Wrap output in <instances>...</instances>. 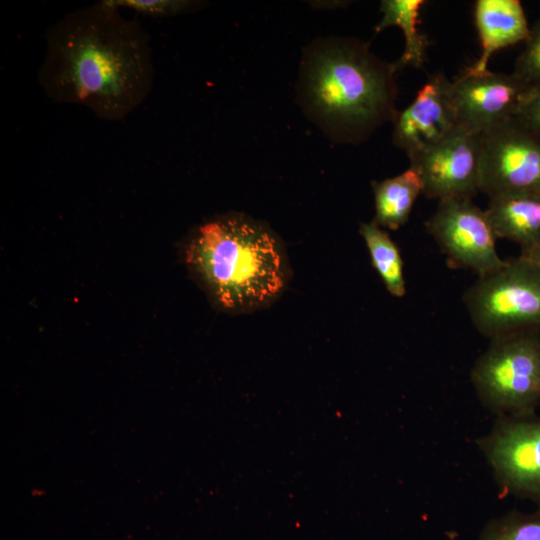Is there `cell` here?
<instances>
[{
    "label": "cell",
    "mask_w": 540,
    "mask_h": 540,
    "mask_svg": "<svg viewBox=\"0 0 540 540\" xmlns=\"http://www.w3.org/2000/svg\"><path fill=\"white\" fill-rule=\"evenodd\" d=\"M37 79L55 103L84 106L102 120H123L153 88L150 36L110 0L68 12L45 32Z\"/></svg>",
    "instance_id": "1"
},
{
    "label": "cell",
    "mask_w": 540,
    "mask_h": 540,
    "mask_svg": "<svg viewBox=\"0 0 540 540\" xmlns=\"http://www.w3.org/2000/svg\"><path fill=\"white\" fill-rule=\"evenodd\" d=\"M396 73L360 40L318 39L302 56L298 100L333 142L357 144L394 121Z\"/></svg>",
    "instance_id": "2"
},
{
    "label": "cell",
    "mask_w": 540,
    "mask_h": 540,
    "mask_svg": "<svg viewBox=\"0 0 540 540\" xmlns=\"http://www.w3.org/2000/svg\"><path fill=\"white\" fill-rule=\"evenodd\" d=\"M185 261L213 303L228 312L266 306L284 291L288 263L279 238L260 221L226 213L195 228Z\"/></svg>",
    "instance_id": "3"
},
{
    "label": "cell",
    "mask_w": 540,
    "mask_h": 540,
    "mask_svg": "<svg viewBox=\"0 0 540 540\" xmlns=\"http://www.w3.org/2000/svg\"><path fill=\"white\" fill-rule=\"evenodd\" d=\"M471 379L481 402L499 416L535 414L540 405V330L491 339Z\"/></svg>",
    "instance_id": "4"
},
{
    "label": "cell",
    "mask_w": 540,
    "mask_h": 540,
    "mask_svg": "<svg viewBox=\"0 0 540 540\" xmlns=\"http://www.w3.org/2000/svg\"><path fill=\"white\" fill-rule=\"evenodd\" d=\"M463 301L475 328L490 339L540 330V267L521 257L506 260L479 277Z\"/></svg>",
    "instance_id": "5"
},
{
    "label": "cell",
    "mask_w": 540,
    "mask_h": 540,
    "mask_svg": "<svg viewBox=\"0 0 540 540\" xmlns=\"http://www.w3.org/2000/svg\"><path fill=\"white\" fill-rule=\"evenodd\" d=\"M480 136L479 191L540 196V135L515 118Z\"/></svg>",
    "instance_id": "6"
},
{
    "label": "cell",
    "mask_w": 540,
    "mask_h": 540,
    "mask_svg": "<svg viewBox=\"0 0 540 540\" xmlns=\"http://www.w3.org/2000/svg\"><path fill=\"white\" fill-rule=\"evenodd\" d=\"M480 448L504 492L540 506V416H499Z\"/></svg>",
    "instance_id": "7"
},
{
    "label": "cell",
    "mask_w": 540,
    "mask_h": 540,
    "mask_svg": "<svg viewBox=\"0 0 540 540\" xmlns=\"http://www.w3.org/2000/svg\"><path fill=\"white\" fill-rule=\"evenodd\" d=\"M426 227L453 266L470 269L481 277L506 262L496 250V236L486 211L471 199L439 201Z\"/></svg>",
    "instance_id": "8"
},
{
    "label": "cell",
    "mask_w": 540,
    "mask_h": 540,
    "mask_svg": "<svg viewBox=\"0 0 540 540\" xmlns=\"http://www.w3.org/2000/svg\"><path fill=\"white\" fill-rule=\"evenodd\" d=\"M532 84L513 72L471 73L450 81V98L458 125L481 135L518 117Z\"/></svg>",
    "instance_id": "9"
},
{
    "label": "cell",
    "mask_w": 540,
    "mask_h": 540,
    "mask_svg": "<svg viewBox=\"0 0 540 540\" xmlns=\"http://www.w3.org/2000/svg\"><path fill=\"white\" fill-rule=\"evenodd\" d=\"M426 197L471 199L479 191L481 136L462 127L441 142L410 159Z\"/></svg>",
    "instance_id": "10"
},
{
    "label": "cell",
    "mask_w": 540,
    "mask_h": 540,
    "mask_svg": "<svg viewBox=\"0 0 540 540\" xmlns=\"http://www.w3.org/2000/svg\"><path fill=\"white\" fill-rule=\"evenodd\" d=\"M450 81L430 75L413 102L397 113L392 140L409 160L435 146L459 127L450 98Z\"/></svg>",
    "instance_id": "11"
},
{
    "label": "cell",
    "mask_w": 540,
    "mask_h": 540,
    "mask_svg": "<svg viewBox=\"0 0 540 540\" xmlns=\"http://www.w3.org/2000/svg\"><path fill=\"white\" fill-rule=\"evenodd\" d=\"M474 18L482 53L464 69L471 73L487 71L488 62L495 52L525 42L530 34L531 27L518 0H477Z\"/></svg>",
    "instance_id": "12"
},
{
    "label": "cell",
    "mask_w": 540,
    "mask_h": 540,
    "mask_svg": "<svg viewBox=\"0 0 540 540\" xmlns=\"http://www.w3.org/2000/svg\"><path fill=\"white\" fill-rule=\"evenodd\" d=\"M496 238L527 247L540 239V196L502 194L490 198L485 210Z\"/></svg>",
    "instance_id": "13"
},
{
    "label": "cell",
    "mask_w": 540,
    "mask_h": 540,
    "mask_svg": "<svg viewBox=\"0 0 540 540\" xmlns=\"http://www.w3.org/2000/svg\"><path fill=\"white\" fill-rule=\"evenodd\" d=\"M375 221L380 227L397 230L409 218L418 196L423 193L419 174L409 166L392 178L372 183Z\"/></svg>",
    "instance_id": "14"
},
{
    "label": "cell",
    "mask_w": 540,
    "mask_h": 540,
    "mask_svg": "<svg viewBox=\"0 0 540 540\" xmlns=\"http://www.w3.org/2000/svg\"><path fill=\"white\" fill-rule=\"evenodd\" d=\"M424 0H383L380 5L382 18L376 25L377 32L390 26L399 27L404 35L402 55L394 62L397 72L405 67L421 68L426 60L429 45L427 37L419 31V15Z\"/></svg>",
    "instance_id": "15"
},
{
    "label": "cell",
    "mask_w": 540,
    "mask_h": 540,
    "mask_svg": "<svg viewBox=\"0 0 540 540\" xmlns=\"http://www.w3.org/2000/svg\"><path fill=\"white\" fill-rule=\"evenodd\" d=\"M360 234L365 241L372 265L387 291L398 298L404 296L406 288L403 261L397 245L375 221L362 223Z\"/></svg>",
    "instance_id": "16"
},
{
    "label": "cell",
    "mask_w": 540,
    "mask_h": 540,
    "mask_svg": "<svg viewBox=\"0 0 540 540\" xmlns=\"http://www.w3.org/2000/svg\"><path fill=\"white\" fill-rule=\"evenodd\" d=\"M479 540H540V506L533 512L512 511L489 522Z\"/></svg>",
    "instance_id": "17"
},
{
    "label": "cell",
    "mask_w": 540,
    "mask_h": 540,
    "mask_svg": "<svg viewBox=\"0 0 540 540\" xmlns=\"http://www.w3.org/2000/svg\"><path fill=\"white\" fill-rule=\"evenodd\" d=\"M117 8H127L144 16L171 17L203 6L204 2L190 0H110Z\"/></svg>",
    "instance_id": "18"
},
{
    "label": "cell",
    "mask_w": 540,
    "mask_h": 540,
    "mask_svg": "<svg viewBox=\"0 0 540 540\" xmlns=\"http://www.w3.org/2000/svg\"><path fill=\"white\" fill-rule=\"evenodd\" d=\"M513 73L529 84L540 83V18L530 28L529 37L516 59Z\"/></svg>",
    "instance_id": "19"
},
{
    "label": "cell",
    "mask_w": 540,
    "mask_h": 540,
    "mask_svg": "<svg viewBox=\"0 0 540 540\" xmlns=\"http://www.w3.org/2000/svg\"><path fill=\"white\" fill-rule=\"evenodd\" d=\"M517 118L540 135V83L532 85L530 93Z\"/></svg>",
    "instance_id": "20"
},
{
    "label": "cell",
    "mask_w": 540,
    "mask_h": 540,
    "mask_svg": "<svg viewBox=\"0 0 540 540\" xmlns=\"http://www.w3.org/2000/svg\"><path fill=\"white\" fill-rule=\"evenodd\" d=\"M519 257L540 267V239L524 248H521Z\"/></svg>",
    "instance_id": "21"
}]
</instances>
